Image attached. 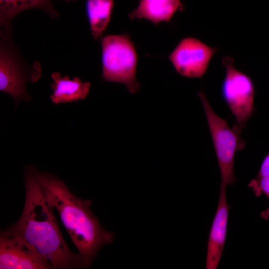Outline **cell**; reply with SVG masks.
Returning a JSON list of instances; mask_svg holds the SVG:
<instances>
[{"mask_svg": "<svg viewBox=\"0 0 269 269\" xmlns=\"http://www.w3.org/2000/svg\"><path fill=\"white\" fill-rule=\"evenodd\" d=\"M35 170L29 166L25 172V201L20 218L1 231L25 239L48 260L54 269L88 268L81 256L72 252L65 241L54 209L40 188Z\"/></svg>", "mask_w": 269, "mask_h": 269, "instance_id": "6da1fadb", "label": "cell"}, {"mask_svg": "<svg viewBox=\"0 0 269 269\" xmlns=\"http://www.w3.org/2000/svg\"><path fill=\"white\" fill-rule=\"evenodd\" d=\"M35 173L45 199L58 212L78 254L90 267L100 249L114 241V233L102 228L90 209L91 200L77 197L52 174L36 168Z\"/></svg>", "mask_w": 269, "mask_h": 269, "instance_id": "7a4b0ae2", "label": "cell"}, {"mask_svg": "<svg viewBox=\"0 0 269 269\" xmlns=\"http://www.w3.org/2000/svg\"><path fill=\"white\" fill-rule=\"evenodd\" d=\"M102 49L103 79L125 85L131 94L138 91L137 55L129 37L125 35L107 36L102 40Z\"/></svg>", "mask_w": 269, "mask_h": 269, "instance_id": "3957f363", "label": "cell"}, {"mask_svg": "<svg viewBox=\"0 0 269 269\" xmlns=\"http://www.w3.org/2000/svg\"><path fill=\"white\" fill-rule=\"evenodd\" d=\"M198 95L204 108L217 158L221 184L227 186L236 180L235 154L244 149L246 143L241 136L242 132L233 126L230 128L227 122L216 114L204 92L200 91Z\"/></svg>", "mask_w": 269, "mask_h": 269, "instance_id": "277c9868", "label": "cell"}, {"mask_svg": "<svg viewBox=\"0 0 269 269\" xmlns=\"http://www.w3.org/2000/svg\"><path fill=\"white\" fill-rule=\"evenodd\" d=\"M222 63L226 71L221 86L222 96L235 117L233 126L242 132L256 111L254 84L250 76L235 68L232 57H224Z\"/></svg>", "mask_w": 269, "mask_h": 269, "instance_id": "5b68a950", "label": "cell"}, {"mask_svg": "<svg viewBox=\"0 0 269 269\" xmlns=\"http://www.w3.org/2000/svg\"><path fill=\"white\" fill-rule=\"evenodd\" d=\"M217 51V48L197 38L187 37L179 41L169 58L179 74L189 78H201Z\"/></svg>", "mask_w": 269, "mask_h": 269, "instance_id": "8992f818", "label": "cell"}, {"mask_svg": "<svg viewBox=\"0 0 269 269\" xmlns=\"http://www.w3.org/2000/svg\"><path fill=\"white\" fill-rule=\"evenodd\" d=\"M0 269H53L50 262L25 239L0 234Z\"/></svg>", "mask_w": 269, "mask_h": 269, "instance_id": "52a82bcc", "label": "cell"}, {"mask_svg": "<svg viewBox=\"0 0 269 269\" xmlns=\"http://www.w3.org/2000/svg\"><path fill=\"white\" fill-rule=\"evenodd\" d=\"M40 72L25 71L14 51L2 44L0 50V90L11 95L15 102L29 101L31 98L27 93L26 81L35 82L40 77Z\"/></svg>", "mask_w": 269, "mask_h": 269, "instance_id": "ba28073f", "label": "cell"}, {"mask_svg": "<svg viewBox=\"0 0 269 269\" xmlns=\"http://www.w3.org/2000/svg\"><path fill=\"white\" fill-rule=\"evenodd\" d=\"M227 187L220 185L218 206L210 228L207 245L206 269L217 268L225 244L230 209L226 197Z\"/></svg>", "mask_w": 269, "mask_h": 269, "instance_id": "9c48e42d", "label": "cell"}, {"mask_svg": "<svg viewBox=\"0 0 269 269\" xmlns=\"http://www.w3.org/2000/svg\"><path fill=\"white\" fill-rule=\"evenodd\" d=\"M53 93L50 98L55 104L69 103L84 99L88 94L90 83L83 82L78 77L70 79L67 76L61 77L57 72L51 74Z\"/></svg>", "mask_w": 269, "mask_h": 269, "instance_id": "30bf717a", "label": "cell"}, {"mask_svg": "<svg viewBox=\"0 0 269 269\" xmlns=\"http://www.w3.org/2000/svg\"><path fill=\"white\" fill-rule=\"evenodd\" d=\"M182 7L180 0H141L130 17L145 19L153 23L168 22Z\"/></svg>", "mask_w": 269, "mask_h": 269, "instance_id": "8fae6325", "label": "cell"}, {"mask_svg": "<svg viewBox=\"0 0 269 269\" xmlns=\"http://www.w3.org/2000/svg\"><path fill=\"white\" fill-rule=\"evenodd\" d=\"M32 8L42 9L52 16L57 15L51 0H0V26L8 27L17 14Z\"/></svg>", "mask_w": 269, "mask_h": 269, "instance_id": "7c38bea8", "label": "cell"}, {"mask_svg": "<svg viewBox=\"0 0 269 269\" xmlns=\"http://www.w3.org/2000/svg\"><path fill=\"white\" fill-rule=\"evenodd\" d=\"M113 0H87L86 7L91 33L99 38L109 22Z\"/></svg>", "mask_w": 269, "mask_h": 269, "instance_id": "4fadbf2b", "label": "cell"}, {"mask_svg": "<svg viewBox=\"0 0 269 269\" xmlns=\"http://www.w3.org/2000/svg\"><path fill=\"white\" fill-rule=\"evenodd\" d=\"M248 186L252 189L255 196H260L263 194L269 198V175L256 177Z\"/></svg>", "mask_w": 269, "mask_h": 269, "instance_id": "5bb4252c", "label": "cell"}, {"mask_svg": "<svg viewBox=\"0 0 269 269\" xmlns=\"http://www.w3.org/2000/svg\"><path fill=\"white\" fill-rule=\"evenodd\" d=\"M268 175H269V152L264 157L257 177L259 178Z\"/></svg>", "mask_w": 269, "mask_h": 269, "instance_id": "9a60e30c", "label": "cell"}, {"mask_svg": "<svg viewBox=\"0 0 269 269\" xmlns=\"http://www.w3.org/2000/svg\"><path fill=\"white\" fill-rule=\"evenodd\" d=\"M261 216L265 220L269 219V207L261 212Z\"/></svg>", "mask_w": 269, "mask_h": 269, "instance_id": "2e32d148", "label": "cell"}]
</instances>
